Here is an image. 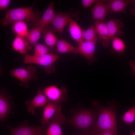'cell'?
Returning a JSON list of instances; mask_svg holds the SVG:
<instances>
[{"label":"cell","instance_id":"9a60e30c","mask_svg":"<svg viewBox=\"0 0 135 135\" xmlns=\"http://www.w3.org/2000/svg\"><path fill=\"white\" fill-rule=\"evenodd\" d=\"M108 1V0H101L96 3L92 8L91 11L93 20H104L109 12L108 4L104 3Z\"/></svg>","mask_w":135,"mask_h":135},{"label":"cell","instance_id":"cb8c5ba5","mask_svg":"<svg viewBox=\"0 0 135 135\" xmlns=\"http://www.w3.org/2000/svg\"><path fill=\"white\" fill-rule=\"evenodd\" d=\"M94 26L99 38L103 40H106L108 35V29L106 23L104 20H96L94 22Z\"/></svg>","mask_w":135,"mask_h":135},{"label":"cell","instance_id":"7402d4cb","mask_svg":"<svg viewBox=\"0 0 135 135\" xmlns=\"http://www.w3.org/2000/svg\"><path fill=\"white\" fill-rule=\"evenodd\" d=\"M112 48L110 51L112 53L119 56L123 55L124 53L125 45L123 41L117 36L112 39Z\"/></svg>","mask_w":135,"mask_h":135},{"label":"cell","instance_id":"4316f807","mask_svg":"<svg viewBox=\"0 0 135 135\" xmlns=\"http://www.w3.org/2000/svg\"><path fill=\"white\" fill-rule=\"evenodd\" d=\"M33 45L34 53L33 55L36 56H41L51 53L53 49V48H50L37 43Z\"/></svg>","mask_w":135,"mask_h":135},{"label":"cell","instance_id":"1f68e13d","mask_svg":"<svg viewBox=\"0 0 135 135\" xmlns=\"http://www.w3.org/2000/svg\"><path fill=\"white\" fill-rule=\"evenodd\" d=\"M129 62L132 71L135 74V60H130Z\"/></svg>","mask_w":135,"mask_h":135},{"label":"cell","instance_id":"f546056e","mask_svg":"<svg viewBox=\"0 0 135 135\" xmlns=\"http://www.w3.org/2000/svg\"><path fill=\"white\" fill-rule=\"evenodd\" d=\"M11 1L10 0H0V10L6 9L9 5Z\"/></svg>","mask_w":135,"mask_h":135},{"label":"cell","instance_id":"836d02e7","mask_svg":"<svg viewBox=\"0 0 135 135\" xmlns=\"http://www.w3.org/2000/svg\"><path fill=\"white\" fill-rule=\"evenodd\" d=\"M132 135H135V131L132 133Z\"/></svg>","mask_w":135,"mask_h":135},{"label":"cell","instance_id":"e575fe53","mask_svg":"<svg viewBox=\"0 0 135 135\" xmlns=\"http://www.w3.org/2000/svg\"><path fill=\"white\" fill-rule=\"evenodd\" d=\"M86 135H90V134H86Z\"/></svg>","mask_w":135,"mask_h":135},{"label":"cell","instance_id":"ac0fdd59","mask_svg":"<svg viewBox=\"0 0 135 135\" xmlns=\"http://www.w3.org/2000/svg\"><path fill=\"white\" fill-rule=\"evenodd\" d=\"M12 46L15 50L21 54H26L31 48L25 38L18 36L14 39Z\"/></svg>","mask_w":135,"mask_h":135},{"label":"cell","instance_id":"603a6c76","mask_svg":"<svg viewBox=\"0 0 135 135\" xmlns=\"http://www.w3.org/2000/svg\"><path fill=\"white\" fill-rule=\"evenodd\" d=\"M12 30L17 34L24 38L27 36L28 31L26 24L25 22L18 21L12 24Z\"/></svg>","mask_w":135,"mask_h":135},{"label":"cell","instance_id":"52a82bcc","mask_svg":"<svg viewBox=\"0 0 135 135\" xmlns=\"http://www.w3.org/2000/svg\"><path fill=\"white\" fill-rule=\"evenodd\" d=\"M80 12L78 11H70L65 12H60L56 15L51 24L56 32H58L62 35L67 24L70 20H78L79 18Z\"/></svg>","mask_w":135,"mask_h":135},{"label":"cell","instance_id":"f1b7e54d","mask_svg":"<svg viewBox=\"0 0 135 135\" xmlns=\"http://www.w3.org/2000/svg\"><path fill=\"white\" fill-rule=\"evenodd\" d=\"M101 0H82V6L87 8L90 6L94 3H97Z\"/></svg>","mask_w":135,"mask_h":135},{"label":"cell","instance_id":"484cf974","mask_svg":"<svg viewBox=\"0 0 135 135\" xmlns=\"http://www.w3.org/2000/svg\"><path fill=\"white\" fill-rule=\"evenodd\" d=\"M96 34L94 25L92 24L88 28L83 31V39L85 41H93L100 40L98 36L96 35Z\"/></svg>","mask_w":135,"mask_h":135},{"label":"cell","instance_id":"6da1fadb","mask_svg":"<svg viewBox=\"0 0 135 135\" xmlns=\"http://www.w3.org/2000/svg\"><path fill=\"white\" fill-rule=\"evenodd\" d=\"M92 104L97 110L98 116L95 128L89 134L96 135L100 132L107 131L118 135L116 108L113 106L105 107L96 101Z\"/></svg>","mask_w":135,"mask_h":135},{"label":"cell","instance_id":"7a4b0ae2","mask_svg":"<svg viewBox=\"0 0 135 135\" xmlns=\"http://www.w3.org/2000/svg\"><path fill=\"white\" fill-rule=\"evenodd\" d=\"M98 114L97 110L90 109L80 110L73 114L66 120V123L75 128L86 132L90 134L94 129Z\"/></svg>","mask_w":135,"mask_h":135},{"label":"cell","instance_id":"4dcf8cb0","mask_svg":"<svg viewBox=\"0 0 135 135\" xmlns=\"http://www.w3.org/2000/svg\"><path fill=\"white\" fill-rule=\"evenodd\" d=\"M96 135H114V134L110 132L103 131L100 132Z\"/></svg>","mask_w":135,"mask_h":135},{"label":"cell","instance_id":"e0dca14e","mask_svg":"<svg viewBox=\"0 0 135 135\" xmlns=\"http://www.w3.org/2000/svg\"><path fill=\"white\" fill-rule=\"evenodd\" d=\"M135 2V0H108L107 3L109 8L108 13L112 14L121 12L126 13V6L130 3Z\"/></svg>","mask_w":135,"mask_h":135},{"label":"cell","instance_id":"8fae6325","mask_svg":"<svg viewBox=\"0 0 135 135\" xmlns=\"http://www.w3.org/2000/svg\"><path fill=\"white\" fill-rule=\"evenodd\" d=\"M99 40L83 41L78 44V53L85 57L90 64L92 63L96 60L94 54L97 43Z\"/></svg>","mask_w":135,"mask_h":135},{"label":"cell","instance_id":"8992f818","mask_svg":"<svg viewBox=\"0 0 135 135\" xmlns=\"http://www.w3.org/2000/svg\"><path fill=\"white\" fill-rule=\"evenodd\" d=\"M9 72L14 76L20 82V86L26 87L30 86L29 82L32 80H35L38 77L35 74L36 68L32 66H29L26 68H19L10 70Z\"/></svg>","mask_w":135,"mask_h":135},{"label":"cell","instance_id":"d6a6232c","mask_svg":"<svg viewBox=\"0 0 135 135\" xmlns=\"http://www.w3.org/2000/svg\"><path fill=\"white\" fill-rule=\"evenodd\" d=\"M131 12L132 14L134 16H135V3L134 8L131 10Z\"/></svg>","mask_w":135,"mask_h":135},{"label":"cell","instance_id":"ba28073f","mask_svg":"<svg viewBox=\"0 0 135 135\" xmlns=\"http://www.w3.org/2000/svg\"><path fill=\"white\" fill-rule=\"evenodd\" d=\"M42 89L44 94L48 100L54 103L60 104L67 100L68 92L65 87L59 88L53 85Z\"/></svg>","mask_w":135,"mask_h":135},{"label":"cell","instance_id":"7c38bea8","mask_svg":"<svg viewBox=\"0 0 135 135\" xmlns=\"http://www.w3.org/2000/svg\"><path fill=\"white\" fill-rule=\"evenodd\" d=\"M48 100L44 94L42 88H39L37 91L36 94L31 100L26 101L24 104L26 105L28 112L32 114H34L36 109L39 107H44L47 104Z\"/></svg>","mask_w":135,"mask_h":135},{"label":"cell","instance_id":"5b68a950","mask_svg":"<svg viewBox=\"0 0 135 135\" xmlns=\"http://www.w3.org/2000/svg\"><path fill=\"white\" fill-rule=\"evenodd\" d=\"M10 135H45L46 129V125L34 126L26 124H22L16 127L10 125L6 126Z\"/></svg>","mask_w":135,"mask_h":135},{"label":"cell","instance_id":"d6986e66","mask_svg":"<svg viewBox=\"0 0 135 135\" xmlns=\"http://www.w3.org/2000/svg\"><path fill=\"white\" fill-rule=\"evenodd\" d=\"M56 32L53 27L48 26L42 29V34L44 36V42L47 46L53 48L56 45L58 40L54 34Z\"/></svg>","mask_w":135,"mask_h":135},{"label":"cell","instance_id":"d4e9b609","mask_svg":"<svg viewBox=\"0 0 135 135\" xmlns=\"http://www.w3.org/2000/svg\"><path fill=\"white\" fill-rule=\"evenodd\" d=\"M42 30L39 28H34L28 32L27 36L25 38L30 45H34L37 43L40 38Z\"/></svg>","mask_w":135,"mask_h":135},{"label":"cell","instance_id":"2e32d148","mask_svg":"<svg viewBox=\"0 0 135 135\" xmlns=\"http://www.w3.org/2000/svg\"><path fill=\"white\" fill-rule=\"evenodd\" d=\"M8 94L5 90H2L0 92V120L1 122L4 121L10 111V103L7 96Z\"/></svg>","mask_w":135,"mask_h":135},{"label":"cell","instance_id":"83f0119b","mask_svg":"<svg viewBox=\"0 0 135 135\" xmlns=\"http://www.w3.org/2000/svg\"><path fill=\"white\" fill-rule=\"evenodd\" d=\"M122 120L128 125H132L135 120V105L125 112L122 116Z\"/></svg>","mask_w":135,"mask_h":135},{"label":"cell","instance_id":"4fadbf2b","mask_svg":"<svg viewBox=\"0 0 135 135\" xmlns=\"http://www.w3.org/2000/svg\"><path fill=\"white\" fill-rule=\"evenodd\" d=\"M54 4V2H50L41 18L32 24V28H38L42 29L52 24L56 14L55 12Z\"/></svg>","mask_w":135,"mask_h":135},{"label":"cell","instance_id":"ffe728a7","mask_svg":"<svg viewBox=\"0 0 135 135\" xmlns=\"http://www.w3.org/2000/svg\"><path fill=\"white\" fill-rule=\"evenodd\" d=\"M69 31L72 38L78 44L84 41L83 38V31L80 26L73 19L68 22Z\"/></svg>","mask_w":135,"mask_h":135},{"label":"cell","instance_id":"5bb4252c","mask_svg":"<svg viewBox=\"0 0 135 135\" xmlns=\"http://www.w3.org/2000/svg\"><path fill=\"white\" fill-rule=\"evenodd\" d=\"M61 110L60 104L54 103L48 100L44 108L42 116L40 119L42 125H46L49 124L54 114L57 112L61 111Z\"/></svg>","mask_w":135,"mask_h":135},{"label":"cell","instance_id":"30bf717a","mask_svg":"<svg viewBox=\"0 0 135 135\" xmlns=\"http://www.w3.org/2000/svg\"><path fill=\"white\" fill-rule=\"evenodd\" d=\"M66 120L61 111L56 112L51 120L45 135H64L61 126L66 123Z\"/></svg>","mask_w":135,"mask_h":135},{"label":"cell","instance_id":"9c48e42d","mask_svg":"<svg viewBox=\"0 0 135 135\" xmlns=\"http://www.w3.org/2000/svg\"><path fill=\"white\" fill-rule=\"evenodd\" d=\"M108 29L106 39L102 42L103 46L106 48L110 45V42L117 35L121 36L123 33L121 30L124 26L123 23L118 19L111 20L106 23Z\"/></svg>","mask_w":135,"mask_h":135},{"label":"cell","instance_id":"44dd1931","mask_svg":"<svg viewBox=\"0 0 135 135\" xmlns=\"http://www.w3.org/2000/svg\"><path fill=\"white\" fill-rule=\"evenodd\" d=\"M57 52L61 54L78 53L77 47L74 46L62 38L58 41L56 45Z\"/></svg>","mask_w":135,"mask_h":135},{"label":"cell","instance_id":"277c9868","mask_svg":"<svg viewBox=\"0 0 135 135\" xmlns=\"http://www.w3.org/2000/svg\"><path fill=\"white\" fill-rule=\"evenodd\" d=\"M60 58L56 54L50 53L41 56H36L25 54L23 59L25 64H33L44 67V71L46 72L51 73L55 71L53 64Z\"/></svg>","mask_w":135,"mask_h":135},{"label":"cell","instance_id":"3957f363","mask_svg":"<svg viewBox=\"0 0 135 135\" xmlns=\"http://www.w3.org/2000/svg\"><path fill=\"white\" fill-rule=\"evenodd\" d=\"M41 14L39 11L34 12L32 6L10 9L6 12L0 23L5 26L22 21L31 22L32 24L40 19Z\"/></svg>","mask_w":135,"mask_h":135}]
</instances>
